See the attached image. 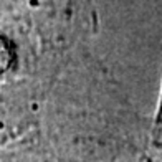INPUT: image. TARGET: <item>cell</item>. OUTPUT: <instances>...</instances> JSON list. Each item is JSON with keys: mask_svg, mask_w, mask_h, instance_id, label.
I'll return each instance as SVG.
<instances>
[{"mask_svg": "<svg viewBox=\"0 0 162 162\" xmlns=\"http://www.w3.org/2000/svg\"><path fill=\"white\" fill-rule=\"evenodd\" d=\"M0 162H61L55 154L43 131H35L30 136L0 149Z\"/></svg>", "mask_w": 162, "mask_h": 162, "instance_id": "1", "label": "cell"}, {"mask_svg": "<svg viewBox=\"0 0 162 162\" xmlns=\"http://www.w3.org/2000/svg\"><path fill=\"white\" fill-rule=\"evenodd\" d=\"M151 141H152V144H154V146H156L157 149H161V151H162V132H161V134H159L157 137L151 139Z\"/></svg>", "mask_w": 162, "mask_h": 162, "instance_id": "4", "label": "cell"}, {"mask_svg": "<svg viewBox=\"0 0 162 162\" xmlns=\"http://www.w3.org/2000/svg\"><path fill=\"white\" fill-rule=\"evenodd\" d=\"M162 132V81H161V91H159V99H157V108H156V116L152 121L151 127V139L157 137Z\"/></svg>", "mask_w": 162, "mask_h": 162, "instance_id": "3", "label": "cell"}, {"mask_svg": "<svg viewBox=\"0 0 162 162\" xmlns=\"http://www.w3.org/2000/svg\"><path fill=\"white\" fill-rule=\"evenodd\" d=\"M18 65V51L8 35L0 31V80H3L15 71Z\"/></svg>", "mask_w": 162, "mask_h": 162, "instance_id": "2", "label": "cell"}]
</instances>
